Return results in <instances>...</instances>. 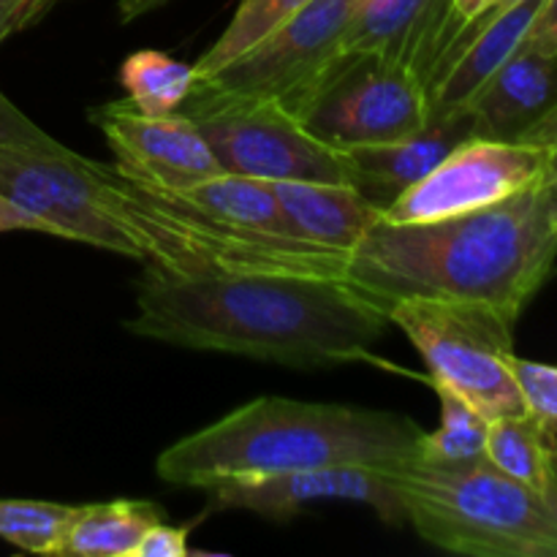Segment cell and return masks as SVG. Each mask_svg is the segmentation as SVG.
<instances>
[{
    "label": "cell",
    "mask_w": 557,
    "mask_h": 557,
    "mask_svg": "<svg viewBox=\"0 0 557 557\" xmlns=\"http://www.w3.org/2000/svg\"><path fill=\"white\" fill-rule=\"evenodd\" d=\"M389 305L346 277L310 272L177 275L147 264L125 330L194 351L234 354L286 368L373 359Z\"/></svg>",
    "instance_id": "6da1fadb"
},
{
    "label": "cell",
    "mask_w": 557,
    "mask_h": 557,
    "mask_svg": "<svg viewBox=\"0 0 557 557\" xmlns=\"http://www.w3.org/2000/svg\"><path fill=\"white\" fill-rule=\"evenodd\" d=\"M557 261L547 177L484 210L428 223L381 218L348 253L346 281L386 305L403 297L473 299L520 319Z\"/></svg>",
    "instance_id": "7a4b0ae2"
},
{
    "label": "cell",
    "mask_w": 557,
    "mask_h": 557,
    "mask_svg": "<svg viewBox=\"0 0 557 557\" xmlns=\"http://www.w3.org/2000/svg\"><path fill=\"white\" fill-rule=\"evenodd\" d=\"M422 438L406 413L267 395L166 446L156 471L166 484L196 490L310 468L392 471L419 460Z\"/></svg>",
    "instance_id": "3957f363"
},
{
    "label": "cell",
    "mask_w": 557,
    "mask_h": 557,
    "mask_svg": "<svg viewBox=\"0 0 557 557\" xmlns=\"http://www.w3.org/2000/svg\"><path fill=\"white\" fill-rule=\"evenodd\" d=\"M96 174L114 221L141 245L145 264L177 275L310 272L346 277L348 250L218 221L174 196L131 183L107 163L96 161Z\"/></svg>",
    "instance_id": "277c9868"
},
{
    "label": "cell",
    "mask_w": 557,
    "mask_h": 557,
    "mask_svg": "<svg viewBox=\"0 0 557 557\" xmlns=\"http://www.w3.org/2000/svg\"><path fill=\"white\" fill-rule=\"evenodd\" d=\"M403 520L433 547L473 557H557V528L544 498L487 460L386 471Z\"/></svg>",
    "instance_id": "5b68a950"
},
{
    "label": "cell",
    "mask_w": 557,
    "mask_h": 557,
    "mask_svg": "<svg viewBox=\"0 0 557 557\" xmlns=\"http://www.w3.org/2000/svg\"><path fill=\"white\" fill-rule=\"evenodd\" d=\"M389 319L424 359L430 381L487 419L525 413L509 368L517 321L504 310L473 299L403 297L389 302Z\"/></svg>",
    "instance_id": "8992f818"
},
{
    "label": "cell",
    "mask_w": 557,
    "mask_h": 557,
    "mask_svg": "<svg viewBox=\"0 0 557 557\" xmlns=\"http://www.w3.org/2000/svg\"><path fill=\"white\" fill-rule=\"evenodd\" d=\"M180 112L199 125L226 172L272 183L313 180L354 185V163L346 147L321 139L283 103L218 92L196 82Z\"/></svg>",
    "instance_id": "52a82bcc"
},
{
    "label": "cell",
    "mask_w": 557,
    "mask_h": 557,
    "mask_svg": "<svg viewBox=\"0 0 557 557\" xmlns=\"http://www.w3.org/2000/svg\"><path fill=\"white\" fill-rule=\"evenodd\" d=\"M359 0H308L277 30L199 85L232 96L270 98L302 117L341 60Z\"/></svg>",
    "instance_id": "ba28073f"
},
{
    "label": "cell",
    "mask_w": 557,
    "mask_h": 557,
    "mask_svg": "<svg viewBox=\"0 0 557 557\" xmlns=\"http://www.w3.org/2000/svg\"><path fill=\"white\" fill-rule=\"evenodd\" d=\"M433 117L424 76L384 54L341 58L302 114L305 125L337 147L375 145L422 131Z\"/></svg>",
    "instance_id": "9c48e42d"
},
{
    "label": "cell",
    "mask_w": 557,
    "mask_h": 557,
    "mask_svg": "<svg viewBox=\"0 0 557 557\" xmlns=\"http://www.w3.org/2000/svg\"><path fill=\"white\" fill-rule=\"evenodd\" d=\"M0 194L47 226V234L145 261L141 245L114 221L96 161L74 150L0 147Z\"/></svg>",
    "instance_id": "30bf717a"
},
{
    "label": "cell",
    "mask_w": 557,
    "mask_h": 557,
    "mask_svg": "<svg viewBox=\"0 0 557 557\" xmlns=\"http://www.w3.org/2000/svg\"><path fill=\"white\" fill-rule=\"evenodd\" d=\"M547 169L549 150L536 141L468 136L384 207V221L428 223L484 210L544 180Z\"/></svg>",
    "instance_id": "8fae6325"
},
{
    "label": "cell",
    "mask_w": 557,
    "mask_h": 557,
    "mask_svg": "<svg viewBox=\"0 0 557 557\" xmlns=\"http://www.w3.org/2000/svg\"><path fill=\"white\" fill-rule=\"evenodd\" d=\"M90 123L107 139L114 169L131 183L172 194L223 172L199 125L183 112L147 114L128 96L92 107Z\"/></svg>",
    "instance_id": "7c38bea8"
},
{
    "label": "cell",
    "mask_w": 557,
    "mask_h": 557,
    "mask_svg": "<svg viewBox=\"0 0 557 557\" xmlns=\"http://www.w3.org/2000/svg\"><path fill=\"white\" fill-rule=\"evenodd\" d=\"M218 509L253 515L294 517L299 509L324 500L364 504L384 522H406L403 506L386 471L379 468H310V471L272 473V476L223 479L205 490Z\"/></svg>",
    "instance_id": "4fadbf2b"
},
{
    "label": "cell",
    "mask_w": 557,
    "mask_h": 557,
    "mask_svg": "<svg viewBox=\"0 0 557 557\" xmlns=\"http://www.w3.org/2000/svg\"><path fill=\"white\" fill-rule=\"evenodd\" d=\"M542 0H525L509 11L479 22L430 79V120L466 117V109L490 76L525 44Z\"/></svg>",
    "instance_id": "5bb4252c"
},
{
    "label": "cell",
    "mask_w": 557,
    "mask_h": 557,
    "mask_svg": "<svg viewBox=\"0 0 557 557\" xmlns=\"http://www.w3.org/2000/svg\"><path fill=\"white\" fill-rule=\"evenodd\" d=\"M446 9L449 0H359L341 58L384 54L406 60L430 82L441 54Z\"/></svg>",
    "instance_id": "9a60e30c"
},
{
    "label": "cell",
    "mask_w": 557,
    "mask_h": 557,
    "mask_svg": "<svg viewBox=\"0 0 557 557\" xmlns=\"http://www.w3.org/2000/svg\"><path fill=\"white\" fill-rule=\"evenodd\" d=\"M272 190L294 237L348 253L384 218V207L364 196L357 185L275 180Z\"/></svg>",
    "instance_id": "2e32d148"
},
{
    "label": "cell",
    "mask_w": 557,
    "mask_h": 557,
    "mask_svg": "<svg viewBox=\"0 0 557 557\" xmlns=\"http://www.w3.org/2000/svg\"><path fill=\"white\" fill-rule=\"evenodd\" d=\"M468 136H473L468 117H449L430 120L422 131L403 139L346 147L354 163V185L386 207L397 194L433 172Z\"/></svg>",
    "instance_id": "e0dca14e"
},
{
    "label": "cell",
    "mask_w": 557,
    "mask_h": 557,
    "mask_svg": "<svg viewBox=\"0 0 557 557\" xmlns=\"http://www.w3.org/2000/svg\"><path fill=\"white\" fill-rule=\"evenodd\" d=\"M557 101V58L517 49L476 92L466 117L473 136L515 139Z\"/></svg>",
    "instance_id": "ac0fdd59"
},
{
    "label": "cell",
    "mask_w": 557,
    "mask_h": 557,
    "mask_svg": "<svg viewBox=\"0 0 557 557\" xmlns=\"http://www.w3.org/2000/svg\"><path fill=\"white\" fill-rule=\"evenodd\" d=\"M484 460L539 498L557 490V433L531 413L490 419Z\"/></svg>",
    "instance_id": "d6986e66"
},
{
    "label": "cell",
    "mask_w": 557,
    "mask_h": 557,
    "mask_svg": "<svg viewBox=\"0 0 557 557\" xmlns=\"http://www.w3.org/2000/svg\"><path fill=\"white\" fill-rule=\"evenodd\" d=\"M158 194H161V190H158ZM166 196H174V199L185 201V205H190L194 210L205 212V215L210 218H218V221L237 223V226L250 228H264V232L294 237L270 180L226 172V169H223V172L212 174V177L185 185V188L172 190V194Z\"/></svg>",
    "instance_id": "ffe728a7"
},
{
    "label": "cell",
    "mask_w": 557,
    "mask_h": 557,
    "mask_svg": "<svg viewBox=\"0 0 557 557\" xmlns=\"http://www.w3.org/2000/svg\"><path fill=\"white\" fill-rule=\"evenodd\" d=\"M163 520L152 500H107L76 506L63 557H136L147 528Z\"/></svg>",
    "instance_id": "44dd1931"
},
{
    "label": "cell",
    "mask_w": 557,
    "mask_h": 557,
    "mask_svg": "<svg viewBox=\"0 0 557 557\" xmlns=\"http://www.w3.org/2000/svg\"><path fill=\"white\" fill-rule=\"evenodd\" d=\"M120 85L125 87L136 109L147 114L180 112L196 85L194 65L180 63L158 49L131 52L120 65Z\"/></svg>",
    "instance_id": "7402d4cb"
},
{
    "label": "cell",
    "mask_w": 557,
    "mask_h": 557,
    "mask_svg": "<svg viewBox=\"0 0 557 557\" xmlns=\"http://www.w3.org/2000/svg\"><path fill=\"white\" fill-rule=\"evenodd\" d=\"M430 386L441 400V424L435 433H424L419 460L435 462V466L484 460L490 419L449 386L435 384V381H430Z\"/></svg>",
    "instance_id": "603a6c76"
},
{
    "label": "cell",
    "mask_w": 557,
    "mask_h": 557,
    "mask_svg": "<svg viewBox=\"0 0 557 557\" xmlns=\"http://www.w3.org/2000/svg\"><path fill=\"white\" fill-rule=\"evenodd\" d=\"M308 0H239L237 11H234L232 22L226 30L218 36V41L201 54L194 63L196 79H207V76L218 74L226 69L228 63L248 52L250 47L270 36L272 30L283 25L288 16L297 14Z\"/></svg>",
    "instance_id": "cb8c5ba5"
},
{
    "label": "cell",
    "mask_w": 557,
    "mask_h": 557,
    "mask_svg": "<svg viewBox=\"0 0 557 557\" xmlns=\"http://www.w3.org/2000/svg\"><path fill=\"white\" fill-rule=\"evenodd\" d=\"M76 506L52 500H0V539L33 555L63 557Z\"/></svg>",
    "instance_id": "d4e9b609"
},
{
    "label": "cell",
    "mask_w": 557,
    "mask_h": 557,
    "mask_svg": "<svg viewBox=\"0 0 557 557\" xmlns=\"http://www.w3.org/2000/svg\"><path fill=\"white\" fill-rule=\"evenodd\" d=\"M511 375L520 389L522 406L525 413L547 424L549 430L557 433V368L555 364L531 362V359H520L511 354L509 359Z\"/></svg>",
    "instance_id": "484cf974"
},
{
    "label": "cell",
    "mask_w": 557,
    "mask_h": 557,
    "mask_svg": "<svg viewBox=\"0 0 557 557\" xmlns=\"http://www.w3.org/2000/svg\"><path fill=\"white\" fill-rule=\"evenodd\" d=\"M0 147H16V150L33 152H63L69 150L58 139L38 128L3 90H0Z\"/></svg>",
    "instance_id": "4316f807"
},
{
    "label": "cell",
    "mask_w": 557,
    "mask_h": 557,
    "mask_svg": "<svg viewBox=\"0 0 557 557\" xmlns=\"http://www.w3.org/2000/svg\"><path fill=\"white\" fill-rule=\"evenodd\" d=\"M493 3L495 0H449V9H446V20H444V36H441V54L433 74L441 69V63L455 52L457 44H460L462 38H466L468 33H471L473 27L487 16V11L493 9ZM433 74H430V79H433Z\"/></svg>",
    "instance_id": "83f0119b"
},
{
    "label": "cell",
    "mask_w": 557,
    "mask_h": 557,
    "mask_svg": "<svg viewBox=\"0 0 557 557\" xmlns=\"http://www.w3.org/2000/svg\"><path fill=\"white\" fill-rule=\"evenodd\" d=\"M188 555V528L169 525L166 520L147 528L136 557H185Z\"/></svg>",
    "instance_id": "f1b7e54d"
},
{
    "label": "cell",
    "mask_w": 557,
    "mask_h": 557,
    "mask_svg": "<svg viewBox=\"0 0 557 557\" xmlns=\"http://www.w3.org/2000/svg\"><path fill=\"white\" fill-rule=\"evenodd\" d=\"M54 0H0V44L41 20Z\"/></svg>",
    "instance_id": "f546056e"
},
{
    "label": "cell",
    "mask_w": 557,
    "mask_h": 557,
    "mask_svg": "<svg viewBox=\"0 0 557 557\" xmlns=\"http://www.w3.org/2000/svg\"><path fill=\"white\" fill-rule=\"evenodd\" d=\"M522 49H531L544 58H557V0H542Z\"/></svg>",
    "instance_id": "4dcf8cb0"
},
{
    "label": "cell",
    "mask_w": 557,
    "mask_h": 557,
    "mask_svg": "<svg viewBox=\"0 0 557 557\" xmlns=\"http://www.w3.org/2000/svg\"><path fill=\"white\" fill-rule=\"evenodd\" d=\"M515 139H525V141H536V145H544L549 150V169H547V180L557 177V103L547 109L539 120H533L525 131L515 136Z\"/></svg>",
    "instance_id": "1f68e13d"
},
{
    "label": "cell",
    "mask_w": 557,
    "mask_h": 557,
    "mask_svg": "<svg viewBox=\"0 0 557 557\" xmlns=\"http://www.w3.org/2000/svg\"><path fill=\"white\" fill-rule=\"evenodd\" d=\"M3 232H38V234H47V226L41 221H36L33 215H27L25 210L14 205V201L5 199L0 194V234Z\"/></svg>",
    "instance_id": "d6a6232c"
},
{
    "label": "cell",
    "mask_w": 557,
    "mask_h": 557,
    "mask_svg": "<svg viewBox=\"0 0 557 557\" xmlns=\"http://www.w3.org/2000/svg\"><path fill=\"white\" fill-rule=\"evenodd\" d=\"M520 3H525V0H495L493 9L487 11V16L500 14V11H509V9H515V5H520ZM487 16H484V20H487Z\"/></svg>",
    "instance_id": "836d02e7"
},
{
    "label": "cell",
    "mask_w": 557,
    "mask_h": 557,
    "mask_svg": "<svg viewBox=\"0 0 557 557\" xmlns=\"http://www.w3.org/2000/svg\"><path fill=\"white\" fill-rule=\"evenodd\" d=\"M544 506H547L549 520H553V525L557 528V490H553V493L544 495Z\"/></svg>",
    "instance_id": "e575fe53"
},
{
    "label": "cell",
    "mask_w": 557,
    "mask_h": 557,
    "mask_svg": "<svg viewBox=\"0 0 557 557\" xmlns=\"http://www.w3.org/2000/svg\"><path fill=\"white\" fill-rule=\"evenodd\" d=\"M547 183H549V188H553V196H555V223H557V177L547 180Z\"/></svg>",
    "instance_id": "d590c367"
},
{
    "label": "cell",
    "mask_w": 557,
    "mask_h": 557,
    "mask_svg": "<svg viewBox=\"0 0 557 557\" xmlns=\"http://www.w3.org/2000/svg\"><path fill=\"white\" fill-rule=\"evenodd\" d=\"M54 3H58V0H54Z\"/></svg>",
    "instance_id": "8d00e7d4"
},
{
    "label": "cell",
    "mask_w": 557,
    "mask_h": 557,
    "mask_svg": "<svg viewBox=\"0 0 557 557\" xmlns=\"http://www.w3.org/2000/svg\"><path fill=\"white\" fill-rule=\"evenodd\" d=\"M555 103H557V101H555Z\"/></svg>",
    "instance_id": "74e56055"
}]
</instances>
